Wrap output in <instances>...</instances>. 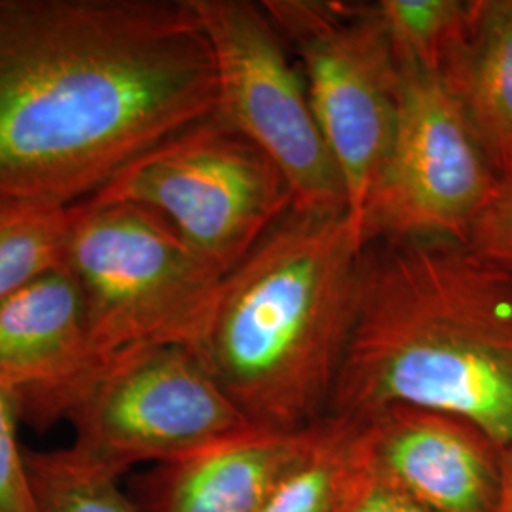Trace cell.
Wrapping results in <instances>:
<instances>
[{
    "label": "cell",
    "instance_id": "obj_1",
    "mask_svg": "<svg viewBox=\"0 0 512 512\" xmlns=\"http://www.w3.org/2000/svg\"><path fill=\"white\" fill-rule=\"evenodd\" d=\"M215 109L190 0H0V202H86Z\"/></svg>",
    "mask_w": 512,
    "mask_h": 512
},
{
    "label": "cell",
    "instance_id": "obj_2",
    "mask_svg": "<svg viewBox=\"0 0 512 512\" xmlns=\"http://www.w3.org/2000/svg\"><path fill=\"white\" fill-rule=\"evenodd\" d=\"M406 404L512 444V274L454 239L366 249L361 298L329 416Z\"/></svg>",
    "mask_w": 512,
    "mask_h": 512
},
{
    "label": "cell",
    "instance_id": "obj_3",
    "mask_svg": "<svg viewBox=\"0 0 512 512\" xmlns=\"http://www.w3.org/2000/svg\"><path fill=\"white\" fill-rule=\"evenodd\" d=\"M366 249L346 211L291 209L222 277L200 355L253 427L294 433L329 416Z\"/></svg>",
    "mask_w": 512,
    "mask_h": 512
},
{
    "label": "cell",
    "instance_id": "obj_4",
    "mask_svg": "<svg viewBox=\"0 0 512 512\" xmlns=\"http://www.w3.org/2000/svg\"><path fill=\"white\" fill-rule=\"evenodd\" d=\"M65 264L103 359L141 346L202 348L224 275L154 213L131 203H78Z\"/></svg>",
    "mask_w": 512,
    "mask_h": 512
},
{
    "label": "cell",
    "instance_id": "obj_5",
    "mask_svg": "<svg viewBox=\"0 0 512 512\" xmlns=\"http://www.w3.org/2000/svg\"><path fill=\"white\" fill-rule=\"evenodd\" d=\"M88 200L147 209L222 275L293 209L277 165L217 110L129 162Z\"/></svg>",
    "mask_w": 512,
    "mask_h": 512
},
{
    "label": "cell",
    "instance_id": "obj_6",
    "mask_svg": "<svg viewBox=\"0 0 512 512\" xmlns=\"http://www.w3.org/2000/svg\"><path fill=\"white\" fill-rule=\"evenodd\" d=\"M304 76L357 234L393 137L401 67L376 2L262 0Z\"/></svg>",
    "mask_w": 512,
    "mask_h": 512
},
{
    "label": "cell",
    "instance_id": "obj_7",
    "mask_svg": "<svg viewBox=\"0 0 512 512\" xmlns=\"http://www.w3.org/2000/svg\"><path fill=\"white\" fill-rule=\"evenodd\" d=\"M190 2L213 50L215 110L277 165L291 186L293 209L348 213L304 76L262 2Z\"/></svg>",
    "mask_w": 512,
    "mask_h": 512
},
{
    "label": "cell",
    "instance_id": "obj_8",
    "mask_svg": "<svg viewBox=\"0 0 512 512\" xmlns=\"http://www.w3.org/2000/svg\"><path fill=\"white\" fill-rule=\"evenodd\" d=\"M76 456L120 476L165 463L249 427L200 351L141 346L114 355L69 416Z\"/></svg>",
    "mask_w": 512,
    "mask_h": 512
},
{
    "label": "cell",
    "instance_id": "obj_9",
    "mask_svg": "<svg viewBox=\"0 0 512 512\" xmlns=\"http://www.w3.org/2000/svg\"><path fill=\"white\" fill-rule=\"evenodd\" d=\"M499 181L439 74L401 67L397 122L359 236L366 247L408 239L465 243Z\"/></svg>",
    "mask_w": 512,
    "mask_h": 512
},
{
    "label": "cell",
    "instance_id": "obj_10",
    "mask_svg": "<svg viewBox=\"0 0 512 512\" xmlns=\"http://www.w3.org/2000/svg\"><path fill=\"white\" fill-rule=\"evenodd\" d=\"M107 363L65 262L0 302V384L21 420L37 429L69 420Z\"/></svg>",
    "mask_w": 512,
    "mask_h": 512
},
{
    "label": "cell",
    "instance_id": "obj_11",
    "mask_svg": "<svg viewBox=\"0 0 512 512\" xmlns=\"http://www.w3.org/2000/svg\"><path fill=\"white\" fill-rule=\"evenodd\" d=\"M359 421L368 465L429 511H497L503 448L473 421L406 404Z\"/></svg>",
    "mask_w": 512,
    "mask_h": 512
},
{
    "label": "cell",
    "instance_id": "obj_12",
    "mask_svg": "<svg viewBox=\"0 0 512 512\" xmlns=\"http://www.w3.org/2000/svg\"><path fill=\"white\" fill-rule=\"evenodd\" d=\"M311 427L294 433L249 427L152 465L129 497L141 512H258L308 442Z\"/></svg>",
    "mask_w": 512,
    "mask_h": 512
},
{
    "label": "cell",
    "instance_id": "obj_13",
    "mask_svg": "<svg viewBox=\"0 0 512 512\" xmlns=\"http://www.w3.org/2000/svg\"><path fill=\"white\" fill-rule=\"evenodd\" d=\"M437 74L503 179L512 171V0H467Z\"/></svg>",
    "mask_w": 512,
    "mask_h": 512
},
{
    "label": "cell",
    "instance_id": "obj_14",
    "mask_svg": "<svg viewBox=\"0 0 512 512\" xmlns=\"http://www.w3.org/2000/svg\"><path fill=\"white\" fill-rule=\"evenodd\" d=\"M361 461V421L325 416L258 512H342Z\"/></svg>",
    "mask_w": 512,
    "mask_h": 512
},
{
    "label": "cell",
    "instance_id": "obj_15",
    "mask_svg": "<svg viewBox=\"0 0 512 512\" xmlns=\"http://www.w3.org/2000/svg\"><path fill=\"white\" fill-rule=\"evenodd\" d=\"M76 205L0 202V302L65 262Z\"/></svg>",
    "mask_w": 512,
    "mask_h": 512
},
{
    "label": "cell",
    "instance_id": "obj_16",
    "mask_svg": "<svg viewBox=\"0 0 512 512\" xmlns=\"http://www.w3.org/2000/svg\"><path fill=\"white\" fill-rule=\"evenodd\" d=\"M38 512H141L118 478L76 456L71 446L27 452Z\"/></svg>",
    "mask_w": 512,
    "mask_h": 512
},
{
    "label": "cell",
    "instance_id": "obj_17",
    "mask_svg": "<svg viewBox=\"0 0 512 512\" xmlns=\"http://www.w3.org/2000/svg\"><path fill=\"white\" fill-rule=\"evenodd\" d=\"M376 8L399 67L437 74L463 23L467 0H378Z\"/></svg>",
    "mask_w": 512,
    "mask_h": 512
},
{
    "label": "cell",
    "instance_id": "obj_18",
    "mask_svg": "<svg viewBox=\"0 0 512 512\" xmlns=\"http://www.w3.org/2000/svg\"><path fill=\"white\" fill-rule=\"evenodd\" d=\"M18 406L0 384V512H38L27 452L19 444Z\"/></svg>",
    "mask_w": 512,
    "mask_h": 512
},
{
    "label": "cell",
    "instance_id": "obj_19",
    "mask_svg": "<svg viewBox=\"0 0 512 512\" xmlns=\"http://www.w3.org/2000/svg\"><path fill=\"white\" fill-rule=\"evenodd\" d=\"M465 245L484 260L512 274V171L495 188Z\"/></svg>",
    "mask_w": 512,
    "mask_h": 512
},
{
    "label": "cell",
    "instance_id": "obj_20",
    "mask_svg": "<svg viewBox=\"0 0 512 512\" xmlns=\"http://www.w3.org/2000/svg\"><path fill=\"white\" fill-rule=\"evenodd\" d=\"M363 440V439H361ZM342 512H433L416 499L404 494L401 488L391 484L385 476L374 471L365 458L359 471L353 476L348 497Z\"/></svg>",
    "mask_w": 512,
    "mask_h": 512
},
{
    "label": "cell",
    "instance_id": "obj_21",
    "mask_svg": "<svg viewBox=\"0 0 512 512\" xmlns=\"http://www.w3.org/2000/svg\"><path fill=\"white\" fill-rule=\"evenodd\" d=\"M495 512H512V444L503 450V475H501V494Z\"/></svg>",
    "mask_w": 512,
    "mask_h": 512
}]
</instances>
